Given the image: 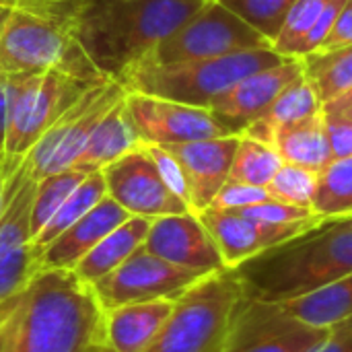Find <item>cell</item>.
I'll return each mask as SVG.
<instances>
[{
  "mask_svg": "<svg viewBox=\"0 0 352 352\" xmlns=\"http://www.w3.org/2000/svg\"><path fill=\"white\" fill-rule=\"evenodd\" d=\"M87 177V173L76 169H66L47 177L37 179L33 206H31V235L33 239L37 233L50 223V219L58 212L64 200L76 190V186Z\"/></svg>",
  "mask_w": 352,
  "mask_h": 352,
  "instance_id": "obj_30",
  "label": "cell"
},
{
  "mask_svg": "<svg viewBox=\"0 0 352 352\" xmlns=\"http://www.w3.org/2000/svg\"><path fill=\"white\" fill-rule=\"evenodd\" d=\"M124 101L142 144H179L231 136L208 107L142 93H126Z\"/></svg>",
  "mask_w": 352,
  "mask_h": 352,
  "instance_id": "obj_14",
  "label": "cell"
},
{
  "mask_svg": "<svg viewBox=\"0 0 352 352\" xmlns=\"http://www.w3.org/2000/svg\"><path fill=\"white\" fill-rule=\"evenodd\" d=\"M107 196V188H105V177L103 171H95V173H87V177L76 186V190L64 200V204L58 208V212L50 219V223L37 233V237L33 239V250L35 256L39 258V254L58 237L62 235L68 227H72L78 219H82L97 202H101Z\"/></svg>",
  "mask_w": 352,
  "mask_h": 352,
  "instance_id": "obj_27",
  "label": "cell"
},
{
  "mask_svg": "<svg viewBox=\"0 0 352 352\" xmlns=\"http://www.w3.org/2000/svg\"><path fill=\"white\" fill-rule=\"evenodd\" d=\"M237 142L239 136L231 134L179 144H159L177 161L186 177L192 212L198 214L208 208L219 190L227 184Z\"/></svg>",
  "mask_w": 352,
  "mask_h": 352,
  "instance_id": "obj_18",
  "label": "cell"
},
{
  "mask_svg": "<svg viewBox=\"0 0 352 352\" xmlns=\"http://www.w3.org/2000/svg\"><path fill=\"white\" fill-rule=\"evenodd\" d=\"M103 316L74 270H39L12 301L2 352H93L103 344Z\"/></svg>",
  "mask_w": 352,
  "mask_h": 352,
  "instance_id": "obj_2",
  "label": "cell"
},
{
  "mask_svg": "<svg viewBox=\"0 0 352 352\" xmlns=\"http://www.w3.org/2000/svg\"><path fill=\"white\" fill-rule=\"evenodd\" d=\"M303 74V64L297 58H285L280 64L254 72L223 95H219L210 105V113L229 132L241 136L243 130L256 122L280 95V91Z\"/></svg>",
  "mask_w": 352,
  "mask_h": 352,
  "instance_id": "obj_16",
  "label": "cell"
},
{
  "mask_svg": "<svg viewBox=\"0 0 352 352\" xmlns=\"http://www.w3.org/2000/svg\"><path fill=\"white\" fill-rule=\"evenodd\" d=\"M258 33H262L270 43L280 33V27L297 0H219Z\"/></svg>",
  "mask_w": 352,
  "mask_h": 352,
  "instance_id": "obj_31",
  "label": "cell"
},
{
  "mask_svg": "<svg viewBox=\"0 0 352 352\" xmlns=\"http://www.w3.org/2000/svg\"><path fill=\"white\" fill-rule=\"evenodd\" d=\"M142 245L165 262L200 274H212L227 268L214 239L196 212L153 219Z\"/></svg>",
  "mask_w": 352,
  "mask_h": 352,
  "instance_id": "obj_17",
  "label": "cell"
},
{
  "mask_svg": "<svg viewBox=\"0 0 352 352\" xmlns=\"http://www.w3.org/2000/svg\"><path fill=\"white\" fill-rule=\"evenodd\" d=\"M248 219L260 221V223H270V225H291V223H299V221H307V219H316L318 214L311 208H301V206H293V204H285L278 200H266L248 208L237 210Z\"/></svg>",
  "mask_w": 352,
  "mask_h": 352,
  "instance_id": "obj_34",
  "label": "cell"
},
{
  "mask_svg": "<svg viewBox=\"0 0 352 352\" xmlns=\"http://www.w3.org/2000/svg\"><path fill=\"white\" fill-rule=\"evenodd\" d=\"M12 301H14V297L0 305V352H2V346H4V320L8 318V314L12 309Z\"/></svg>",
  "mask_w": 352,
  "mask_h": 352,
  "instance_id": "obj_45",
  "label": "cell"
},
{
  "mask_svg": "<svg viewBox=\"0 0 352 352\" xmlns=\"http://www.w3.org/2000/svg\"><path fill=\"white\" fill-rule=\"evenodd\" d=\"M324 122H326V134H328V142H330V151H332V161L352 157L351 118L324 109Z\"/></svg>",
  "mask_w": 352,
  "mask_h": 352,
  "instance_id": "obj_39",
  "label": "cell"
},
{
  "mask_svg": "<svg viewBox=\"0 0 352 352\" xmlns=\"http://www.w3.org/2000/svg\"><path fill=\"white\" fill-rule=\"evenodd\" d=\"M177 299L128 303L105 311L103 344L109 352H142L161 332Z\"/></svg>",
  "mask_w": 352,
  "mask_h": 352,
  "instance_id": "obj_20",
  "label": "cell"
},
{
  "mask_svg": "<svg viewBox=\"0 0 352 352\" xmlns=\"http://www.w3.org/2000/svg\"><path fill=\"white\" fill-rule=\"evenodd\" d=\"M314 352H352V318L332 326L324 342Z\"/></svg>",
  "mask_w": 352,
  "mask_h": 352,
  "instance_id": "obj_42",
  "label": "cell"
},
{
  "mask_svg": "<svg viewBox=\"0 0 352 352\" xmlns=\"http://www.w3.org/2000/svg\"><path fill=\"white\" fill-rule=\"evenodd\" d=\"M128 214L113 198L105 196L82 219L58 235L37 258L39 270H74V266L113 229H118Z\"/></svg>",
  "mask_w": 352,
  "mask_h": 352,
  "instance_id": "obj_19",
  "label": "cell"
},
{
  "mask_svg": "<svg viewBox=\"0 0 352 352\" xmlns=\"http://www.w3.org/2000/svg\"><path fill=\"white\" fill-rule=\"evenodd\" d=\"M37 179L25 163L12 173L8 200L0 212V305L16 297L37 274L31 235V206Z\"/></svg>",
  "mask_w": 352,
  "mask_h": 352,
  "instance_id": "obj_11",
  "label": "cell"
},
{
  "mask_svg": "<svg viewBox=\"0 0 352 352\" xmlns=\"http://www.w3.org/2000/svg\"><path fill=\"white\" fill-rule=\"evenodd\" d=\"M270 200V194L266 188H258V186H248V184H239V182H231L227 179V184L219 190V194L212 200V208H221V210H241L260 202Z\"/></svg>",
  "mask_w": 352,
  "mask_h": 352,
  "instance_id": "obj_35",
  "label": "cell"
},
{
  "mask_svg": "<svg viewBox=\"0 0 352 352\" xmlns=\"http://www.w3.org/2000/svg\"><path fill=\"white\" fill-rule=\"evenodd\" d=\"M124 99H120L95 126L72 169L82 173L103 171L107 165H111L126 153L142 146V140L128 116Z\"/></svg>",
  "mask_w": 352,
  "mask_h": 352,
  "instance_id": "obj_21",
  "label": "cell"
},
{
  "mask_svg": "<svg viewBox=\"0 0 352 352\" xmlns=\"http://www.w3.org/2000/svg\"><path fill=\"white\" fill-rule=\"evenodd\" d=\"M351 120H352V116H351Z\"/></svg>",
  "mask_w": 352,
  "mask_h": 352,
  "instance_id": "obj_48",
  "label": "cell"
},
{
  "mask_svg": "<svg viewBox=\"0 0 352 352\" xmlns=\"http://www.w3.org/2000/svg\"><path fill=\"white\" fill-rule=\"evenodd\" d=\"M93 352H109V351H107V346H105V344H101L99 349H95Z\"/></svg>",
  "mask_w": 352,
  "mask_h": 352,
  "instance_id": "obj_47",
  "label": "cell"
},
{
  "mask_svg": "<svg viewBox=\"0 0 352 352\" xmlns=\"http://www.w3.org/2000/svg\"><path fill=\"white\" fill-rule=\"evenodd\" d=\"M272 146L278 151L283 163H291L322 173L332 163V151L324 122V107L318 113L283 126L276 132Z\"/></svg>",
  "mask_w": 352,
  "mask_h": 352,
  "instance_id": "obj_22",
  "label": "cell"
},
{
  "mask_svg": "<svg viewBox=\"0 0 352 352\" xmlns=\"http://www.w3.org/2000/svg\"><path fill=\"white\" fill-rule=\"evenodd\" d=\"M208 0H76L68 33L97 72L120 82Z\"/></svg>",
  "mask_w": 352,
  "mask_h": 352,
  "instance_id": "obj_1",
  "label": "cell"
},
{
  "mask_svg": "<svg viewBox=\"0 0 352 352\" xmlns=\"http://www.w3.org/2000/svg\"><path fill=\"white\" fill-rule=\"evenodd\" d=\"M318 177L320 173L316 171L291 163H283L276 175L272 177V182L266 186V190L272 200L301 206V208H311L318 190Z\"/></svg>",
  "mask_w": 352,
  "mask_h": 352,
  "instance_id": "obj_32",
  "label": "cell"
},
{
  "mask_svg": "<svg viewBox=\"0 0 352 352\" xmlns=\"http://www.w3.org/2000/svg\"><path fill=\"white\" fill-rule=\"evenodd\" d=\"M0 6H6L10 10L31 12L68 27L76 0H0Z\"/></svg>",
  "mask_w": 352,
  "mask_h": 352,
  "instance_id": "obj_36",
  "label": "cell"
},
{
  "mask_svg": "<svg viewBox=\"0 0 352 352\" xmlns=\"http://www.w3.org/2000/svg\"><path fill=\"white\" fill-rule=\"evenodd\" d=\"M93 85L99 82L74 78L56 70L23 72L10 105L4 146L6 159L21 165L47 128Z\"/></svg>",
  "mask_w": 352,
  "mask_h": 352,
  "instance_id": "obj_7",
  "label": "cell"
},
{
  "mask_svg": "<svg viewBox=\"0 0 352 352\" xmlns=\"http://www.w3.org/2000/svg\"><path fill=\"white\" fill-rule=\"evenodd\" d=\"M21 74H6L0 72V155H4L6 146V132H8V120H10V105L12 97L19 85Z\"/></svg>",
  "mask_w": 352,
  "mask_h": 352,
  "instance_id": "obj_41",
  "label": "cell"
},
{
  "mask_svg": "<svg viewBox=\"0 0 352 352\" xmlns=\"http://www.w3.org/2000/svg\"><path fill=\"white\" fill-rule=\"evenodd\" d=\"M311 210L320 219L352 214V157L334 159L320 173Z\"/></svg>",
  "mask_w": 352,
  "mask_h": 352,
  "instance_id": "obj_28",
  "label": "cell"
},
{
  "mask_svg": "<svg viewBox=\"0 0 352 352\" xmlns=\"http://www.w3.org/2000/svg\"><path fill=\"white\" fill-rule=\"evenodd\" d=\"M19 167L21 165L8 161L6 155H0V212H2V208H4V204L8 200V184H10V177H12V173Z\"/></svg>",
  "mask_w": 352,
  "mask_h": 352,
  "instance_id": "obj_43",
  "label": "cell"
},
{
  "mask_svg": "<svg viewBox=\"0 0 352 352\" xmlns=\"http://www.w3.org/2000/svg\"><path fill=\"white\" fill-rule=\"evenodd\" d=\"M283 60L285 56L270 47L177 64L138 62L124 74L120 85L126 93L155 95L196 107H208L241 78L272 68Z\"/></svg>",
  "mask_w": 352,
  "mask_h": 352,
  "instance_id": "obj_5",
  "label": "cell"
},
{
  "mask_svg": "<svg viewBox=\"0 0 352 352\" xmlns=\"http://www.w3.org/2000/svg\"><path fill=\"white\" fill-rule=\"evenodd\" d=\"M278 305L311 328H332L352 318V274Z\"/></svg>",
  "mask_w": 352,
  "mask_h": 352,
  "instance_id": "obj_25",
  "label": "cell"
},
{
  "mask_svg": "<svg viewBox=\"0 0 352 352\" xmlns=\"http://www.w3.org/2000/svg\"><path fill=\"white\" fill-rule=\"evenodd\" d=\"M206 274L175 266L140 245L122 266L91 285L103 311L128 303L179 299Z\"/></svg>",
  "mask_w": 352,
  "mask_h": 352,
  "instance_id": "obj_10",
  "label": "cell"
},
{
  "mask_svg": "<svg viewBox=\"0 0 352 352\" xmlns=\"http://www.w3.org/2000/svg\"><path fill=\"white\" fill-rule=\"evenodd\" d=\"M12 14V10L10 8H6V6H0V31H2V27H4V23L8 21V16Z\"/></svg>",
  "mask_w": 352,
  "mask_h": 352,
  "instance_id": "obj_46",
  "label": "cell"
},
{
  "mask_svg": "<svg viewBox=\"0 0 352 352\" xmlns=\"http://www.w3.org/2000/svg\"><path fill=\"white\" fill-rule=\"evenodd\" d=\"M45 70L91 82L107 80L97 72L64 25L31 12L12 10L0 31V72L23 74Z\"/></svg>",
  "mask_w": 352,
  "mask_h": 352,
  "instance_id": "obj_6",
  "label": "cell"
},
{
  "mask_svg": "<svg viewBox=\"0 0 352 352\" xmlns=\"http://www.w3.org/2000/svg\"><path fill=\"white\" fill-rule=\"evenodd\" d=\"M248 297L285 303L352 274V214L322 219L235 268Z\"/></svg>",
  "mask_w": 352,
  "mask_h": 352,
  "instance_id": "obj_3",
  "label": "cell"
},
{
  "mask_svg": "<svg viewBox=\"0 0 352 352\" xmlns=\"http://www.w3.org/2000/svg\"><path fill=\"white\" fill-rule=\"evenodd\" d=\"M322 107L324 105L318 99L314 87L301 74V76H297L291 85H287L280 91V95L272 101V105L256 122H252L243 130L241 136H248V138L272 144L276 132L283 126H287L291 122H297L301 118H307L311 113H318V111H322Z\"/></svg>",
  "mask_w": 352,
  "mask_h": 352,
  "instance_id": "obj_24",
  "label": "cell"
},
{
  "mask_svg": "<svg viewBox=\"0 0 352 352\" xmlns=\"http://www.w3.org/2000/svg\"><path fill=\"white\" fill-rule=\"evenodd\" d=\"M303 76L314 87L322 105L344 95L352 87V45L318 50L301 58Z\"/></svg>",
  "mask_w": 352,
  "mask_h": 352,
  "instance_id": "obj_26",
  "label": "cell"
},
{
  "mask_svg": "<svg viewBox=\"0 0 352 352\" xmlns=\"http://www.w3.org/2000/svg\"><path fill=\"white\" fill-rule=\"evenodd\" d=\"M245 297L235 268L206 274L175 301L165 326L142 352H225Z\"/></svg>",
  "mask_w": 352,
  "mask_h": 352,
  "instance_id": "obj_4",
  "label": "cell"
},
{
  "mask_svg": "<svg viewBox=\"0 0 352 352\" xmlns=\"http://www.w3.org/2000/svg\"><path fill=\"white\" fill-rule=\"evenodd\" d=\"M328 2L330 0H297L289 10L280 27V33L272 43V50L285 58H297L303 37L309 33V29L314 27L316 19L322 14Z\"/></svg>",
  "mask_w": 352,
  "mask_h": 352,
  "instance_id": "obj_33",
  "label": "cell"
},
{
  "mask_svg": "<svg viewBox=\"0 0 352 352\" xmlns=\"http://www.w3.org/2000/svg\"><path fill=\"white\" fill-rule=\"evenodd\" d=\"M352 45V0H344L326 41L320 50H338Z\"/></svg>",
  "mask_w": 352,
  "mask_h": 352,
  "instance_id": "obj_40",
  "label": "cell"
},
{
  "mask_svg": "<svg viewBox=\"0 0 352 352\" xmlns=\"http://www.w3.org/2000/svg\"><path fill=\"white\" fill-rule=\"evenodd\" d=\"M146 148H148V153L153 155V159H155V163H157V167H159V173H161V177L165 179V184L169 186V190L190 206L188 184H186V177H184V173H182L177 161H175L163 146H159V144H146ZM190 210H192V206H190Z\"/></svg>",
  "mask_w": 352,
  "mask_h": 352,
  "instance_id": "obj_37",
  "label": "cell"
},
{
  "mask_svg": "<svg viewBox=\"0 0 352 352\" xmlns=\"http://www.w3.org/2000/svg\"><path fill=\"white\" fill-rule=\"evenodd\" d=\"M342 4H344V0H330L326 4V8L322 10V14L316 19L314 27L309 29V33L303 37V41L299 45V52H297V60H301L307 54H314V52H318L322 47V43L326 41V37H328V33H330V29H332V25H334L338 12L342 8Z\"/></svg>",
  "mask_w": 352,
  "mask_h": 352,
  "instance_id": "obj_38",
  "label": "cell"
},
{
  "mask_svg": "<svg viewBox=\"0 0 352 352\" xmlns=\"http://www.w3.org/2000/svg\"><path fill=\"white\" fill-rule=\"evenodd\" d=\"M270 47L272 43L252 25H248L219 0H208L188 23L163 39L142 62L177 64Z\"/></svg>",
  "mask_w": 352,
  "mask_h": 352,
  "instance_id": "obj_8",
  "label": "cell"
},
{
  "mask_svg": "<svg viewBox=\"0 0 352 352\" xmlns=\"http://www.w3.org/2000/svg\"><path fill=\"white\" fill-rule=\"evenodd\" d=\"M198 217L214 239L227 268H237L264 250L274 248L322 221L316 217L291 225H270L248 219L237 210H221L212 206L198 212Z\"/></svg>",
  "mask_w": 352,
  "mask_h": 352,
  "instance_id": "obj_15",
  "label": "cell"
},
{
  "mask_svg": "<svg viewBox=\"0 0 352 352\" xmlns=\"http://www.w3.org/2000/svg\"><path fill=\"white\" fill-rule=\"evenodd\" d=\"M280 165H283V159L272 144H266L248 136H239L229 179L248 184V186L266 188L276 175V171L280 169Z\"/></svg>",
  "mask_w": 352,
  "mask_h": 352,
  "instance_id": "obj_29",
  "label": "cell"
},
{
  "mask_svg": "<svg viewBox=\"0 0 352 352\" xmlns=\"http://www.w3.org/2000/svg\"><path fill=\"white\" fill-rule=\"evenodd\" d=\"M324 109L326 111H334V113H340V116H346V118H351L352 116V87L344 93V95H340V97H336L334 101H330V103H326L324 105Z\"/></svg>",
  "mask_w": 352,
  "mask_h": 352,
  "instance_id": "obj_44",
  "label": "cell"
},
{
  "mask_svg": "<svg viewBox=\"0 0 352 352\" xmlns=\"http://www.w3.org/2000/svg\"><path fill=\"white\" fill-rule=\"evenodd\" d=\"M103 177L107 196L132 217L159 219L192 212L190 206L169 190L146 144L107 165Z\"/></svg>",
  "mask_w": 352,
  "mask_h": 352,
  "instance_id": "obj_13",
  "label": "cell"
},
{
  "mask_svg": "<svg viewBox=\"0 0 352 352\" xmlns=\"http://www.w3.org/2000/svg\"><path fill=\"white\" fill-rule=\"evenodd\" d=\"M126 89L116 80L93 85L74 105H70L37 140L25 157V165L33 179H41L72 169L91 132L101 118L124 99Z\"/></svg>",
  "mask_w": 352,
  "mask_h": 352,
  "instance_id": "obj_9",
  "label": "cell"
},
{
  "mask_svg": "<svg viewBox=\"0 0 352 352\" xmlns=\"http://www.w3.org/2000/svg\"><path fill=\"white\" fill-rule=\"evenodd\" d=\"M151 221L153 219L144 217H130L128 221H124L74 266V274L87 285H93L113 272L144 243L151 229Z\"/></svg>",
  "mask_w": 352,
  "mask_h": 352,
  "instance_id": "obj_23",
  "label": "cell"
},
{
  "mask_svg": "<svg viewBox=\"0 0 352 352\" xmlns=\"http://www.w3.org/2000/svg\"><path fill=\"white\" fill-rule=\"evenodd\" d=\"M330 328H311L278 303L245 297L225 352H314Z\"/></svg>",
  "mask_w": 352,
  "mask_h": 352,
  "instance_id": "obj_12",
  "label": "cell"
}]
</instances>
